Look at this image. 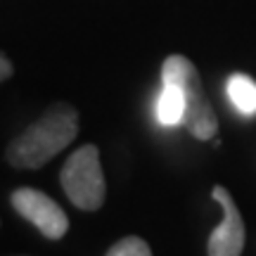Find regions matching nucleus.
<instances>
[{"mask_svg": "<svg viewBox=\"0 0 256 256\" xmlns=\"http://www.w3.org/2000/svg\"><path fill=\"white\" fill-rule=\"evenodd\" d=\"M156 121L166 128H174L178 124H183L185 119V98L180 88H176V86H166L162 88L159 92V98H156Z\"/></svg>", "mask_w": 256, "mask_h": 256, "instance_id": "obj_6", "label": "nucleus"}, {"mask_svg": "<svg viewBox=\"0 0 256 256\" xmlns=\"http://www.w3.org/2000/svg\"><path fill=\"white\" fill-rule=\"evenodd\" d=\"M78 136V112L66 102H57L14 138L8 147V162L17 168H40Z\"/></svg>", "mask_w": 256, "mask_h": 256, "instance_id": "obj_1", "label": "nucleus"}, {"mask_svg": "<svg viewBox=\"0 0 256 256\" xmlns=\"http://www.w3.org/2000/svg\"><path fill=\"white\" fill-rule=\"evenodd\" d=\"M162 81L166 86H176L180 88L185 98V119L183 126L190 130L192 138L197 140H211L218 133V119H216V112L211 107V100L206 90H204V83L202 76L197 72V66L183 55H171L164 60L162 66Z\"/></svg>", "mask_w": 256, "mask_h": 256, "instance_id": "obj_2", "label": "nucleus"}, {"mask_svg": "<svg viewBox=\"0 0 256 256\" xmlns=\"http://www.w3.org/2000/svg\"><path fill=\"white\" fill-rule=\"evenodd\" d=\"M107 256H152V249L147 247V242L142 238H124L119 240L114 247H110Z\"/></svg>", "mask_w": 256, "mask_h": 256, "instance_id": "obj_8", "label": "nucleus"}, {"mask_svg": "<svg viewBox=\"0 0 256 256\" xmlns=\"http://www.w3.org/2000/svg\"><path fill=\"white\" fill-rule=\"evenodd\" d=\"M228 98L232 102V107L244 114V116H254L256 114V81L249 78L244 74H232L228 78Z\"/></svg>", "mask_w": 256, "mask_h": 256, "instance_id": "obj_7", "label": "nucleus"}, {"mask_svg": "<svg viewBox=\"0 0 256 256\" xmlns=\"http://www.w3.org/2000/svg\"><path fill=\"white\" fill-rule=\"evenodd\" d=\"M62 188L74 206L83 211H98L104 204L107 185L100 166V150L95 145H83L62 166Z\"/></svg>", "mask_w": 256, "mask_h": 256, "instance_id": "obj_3", "label": "nucleus"}, {"mask_svg": "<svg viewBox=\"0 0 256 256\" xmlns=\"http://www.w3.org/2000/svg\"><path fill=\"white\" fill-rule=\"evenodd\" d=\"M10 76H12V64H10L8 57H2V55H0V83H2V81H8Z\"/></svg>", "mask_w": 256, "mask_h": 256, "instance_id": "obj_9", "label": "nucleus"}, {"mask_svg": "<svg viewBox=\"0 0 256 256\" xmlns=\"http://www.w3.org/2000/svg\"><path fill=\"white\" fill-rule=\"evenodd\" d=\"M12 206L17 209L19 216L34 223L48 240H62L69 230V218L64 209L55 200H50L46 192L19 188L12 192Z\"/></svg>", "mask_w": 256, "mask_h": 256, "instance_id": "obj_4", "label": "nucleus"}, {"mask_svg": "<svg viewBox=\"0 0 256 256\" xmlns=\"http://www.w3.org/2000/svg\"><path fill=\"white\" fill-rule=\"evenodd\" d=\"M214 200L220 204L223 209V220L220 226L209 235L206 242V254L209 256H240L244 249V220L240 214L238 204L232 200L226 188L216 185L214 188Z\"/></svg>", "mask_w": 256, "mask_h": 256, "instance_id": "obj_5", "label": "nucleus"}]
</instances>
